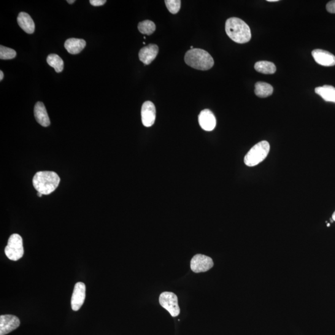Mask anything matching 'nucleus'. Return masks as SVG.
I'll return each instance as SVG.
<instances>
[{
  "mask_svg": "<svg viewBox=\"0 0 335 335\" xmlns=\"http://www.w3.org/2000/svg\"><path fill=\"white\" fill-rule=\"evenodd\" d=\"M158 53V45L150 44L140 49L139 53V58L140 61L145 65H149L155 60Z\"/></svg>",
  "mask_w": 335,
  "mask_h": 335,
  "instance_id": "ddd939ff",
  "label": "nucleus"
},
{
  "mask_svg": "<svg viewBox=\"0 0 335 335\" xmlns=\"http://www.w3.org/2000/svg\"><path fill=\"white\" fill-rule=\"evenodd\" d=\"M90 4L94 7H99L106 4V0H91Z\"/></svg>",
  "mask_w": 335,
  "mask_h": 335,
  "instance_id": "393cba45",
  "label": "nucleus"
},
{
  "mask_svg": "<svg viewBox=\"0 0 335 335\" xmlns=\"http://www.w3.org/2000/svg\"><path fill=\"white\" fill-rule=\"evenodd\" d=\"M19 26L24 32L28 34H33L35 31V24L31 16L25 12H21L17 18Z\"/></svg>",
  "mask_w": 335,
  "mask_h": 335,
  "instance_id": "2eb2a0df",
  "label": "nucleus"
},
{
  "mask_svg": "<svg viewBox=\"0 0 335 335\" xmlns=\"http://www.w3.org/2000/svg\"><path fill=\"white\" fill-rule=\"evenodd\" d=\"M86 297V286L82 282L76 283L71 300L72 309L78 311L82 307Z\"/></svg>",
  "mask_w": 335,
  "mask_h": 335,
  "instance_id": "1a4fd4ad",
  "label": "nucleus"
},
{
  "mask_svg": "<svg viewBox=\"0 0 335 335\" xmlns=\"http://www.w3.org/2000/svg\"><path fill=\"white\" fill-rule=\"evenodd\" d=\"M34 113L37 122L40 124V125L43 127L50 126V119L48 118L47 110H46L43 102H37L34 106Z\"/></svg>",
  "mask_w": 335,
  "mask_h": 335,
  "instance_id": "4468645a",
  "label": "nucleus"
},
{
  "mask_svg": "<svg viewBox=\"0 0 335 335\" xmlns=\"http://www.w3.org/2000/svg\"><path fill=\"white\" fill-rule=\"evenodd\" d=\"M213 266L212 259L201 254L194 256L191 261V269L196 273L209 271Z\"/></svg>",
  "mask_w": 335,
  "mask_h": 335,
  "instance_id": "0eeeda50",
  "label": "nucleus"
},
{
  "mask_svg": "<svg viewBox=\"0 0 335 335\" xmlns=\"http://www.w3.org/2000/svg\"><path fill=\"white\" fill-rule=\"evenodd\" d=\"M74 2H75V0H72V1H70V0H68V1H67V3H69V4H74Z\"/></svg>",
  "mask_w": 335,
  "mask_h": 335,
  "instance_id": "bb28decb",
  "label": "nucleus"
},
{
  "mask_svg": "<svg viewBox=\"0 0 335 335\" xmlns=\"http://www.w3.org/2000/svg\"><path fill=\"white\" fill-rule=\"evenodd\" d=\"M159 302L162 307L166 309L173 317H177L180 313L178 297L172 292H164L159 297Z\"/></svg>",
  "mask_w": 335,
  "mask_h": 335,
  "instance_id": "423d86ee",
  "label": "nucleus"
},
{
  "mask_svg": "<svg viewBox=\"0 0 335 335\" xmlns=\"http://www.w3.org/2000/svg\"><path fill=\"white\" fill-rule=\"evenodd\" d=\"M5 255L12 261H18L24 255L23 239L20 235L15 234L10 236L5 249Z\"/></svg>",
  "mask_w": 335,
  "mask_h": 335,
  "instance_id": "39448f33",
  "label": "nucleus"
},
{
  "mask_svg": "<svg viewBox=\"0 0 335 335\" xmlns=\"http://www.w3.org/2000/svg\"><path fill=\"white\" fill-rule=\"evenodd\" d=\"M255 93L259 98H266L273 93V87L269 83L258 82L255 84Z\"/></svg>",
  "mask_w": 335,
  "mask_h": 335,
  "instance_id": "a211bd4d",
  "label": "nucleus"
},
{
  "mask_svg": "<svg viewBox=\"0 0 335 335\" xmlns=\"http://www.w3.org/2000/svg\"><path fill=\"white\" fill-rule=\"evenodd\" d=\"M185 61L192 68L200 70H209L214 64L212 56L201 48H193L188 50L185 54Z\"/></svg>",
  "mask_w": 335,
  "mask_h": 335,
  "instance_id": "7ed1b4c3",
  "label": "nucleus"
},
{
  "mask_svg": "<svg viewBox=\"0 0 335 335\" xmlns=\"http://www.w3.org/2000/svg\"><path fill=\"white\" fill-rule=\"evenodd\" d=\"M255 69L263 74H274L276 71V67L272 62L259 61L255 64Z\"/></svg>",
  "mask_w": 335,
  "mask_h": 335,
  "instance_id": "6ab92c4d",
  "label": "nucleus"
},
{
  "mask_svg": "<svg viewBox=\"0 0 335 335\" xmlns=\"http://www.w3.org/2000/svg\"><path fill=\"white\" fill-rule=\"evenodd\" d=\"M326 9L329 13L335 14V1L328 2L327 5H326Z\"/></svg>",
  "mask_w": 335,
  "mask_h": 335,
  "instance_id": "b1692460",
  "label": "nucleus"
},
{
  "mask_svg": "<svg viewBox=\"0 0 335 335\" xmlns=\"http://www.w3.org/2000/svg\"><path fill=\"white\" fill-rule=\"evenodd\" d=\"M138 29H139L140 33L150 36V35H152L155 31L156 26L153 21L145 20L139 24Z\"/></svg>",
  "mask_w": 335,
  "mask_h": 335,
  "instance_id": "412c9836",
  "label": "nucleus"
},
{
  "mask_svg": "<svg viewBox=\"0 0 335 335\" xmlns=\"http://www.w3.org/2000/svg\"><path fill=\"white\" fill-rule=\"evenodd\" d=\"M86 43L82 39L71 38L67 39L65 42V48L67 52L71 54H78L82 52L85 47Z\"/></svg>",
  "mask_w": 335,
  "mask_h": 335,
  "instance_id": "dca6fc26",
  "label": "nucleus"
},
{
  "mask_svg": "<svg viewBox=\"0 0 335 335\" xmlns=\"http://www.w3.org/2000/svg\"><path fill=\"white\" fill-rule=\"evenodd\" d=\"M315 93L325 101L335 103V88L333 86L324 85L315 89Z\"/></svg>",
  "mask_w": 335,
  "mask_h": 335,
  "instance_id": "f3484780",
  "label": "nucleus"
},
{
  "mask_svg": "<svg viewBox=\"0 0 335 335\" xmlns=\"http://www.w3.org/2000/svg\"><path fill=\"white\" fill-rule=\"evenodd\" d=\"M226 31L230 38L239 44H245L251 38L250 27L240 18L228 19L226 23Z\"/></svg>",
  "mask_w": 335,
  "mask_h": 335,
  "instance_id": "f257e3e1",
  "label": "nucleus"
},
{
  "mask_svg": "<svg viewBox=\"0 0 335 335\" xmlns=\"http://www.w3.org/2000/svg\"><path fill=\"white\" fill-rule=\"evenodd\" d=\"M4 72H3L1 70V71H0V80L2 81L3 79H4Z\"/></svg>",
  "mask_w": 335,
  "mask_h": 335,
  "instance_id": "a878e982",
  "label": "nucleus"
},
{
  "mask_svg": "<svg viewBox=\"0 0 335 335\" xmlns=\"http://www.w3.org/2000/svg\"><path fill=\"white\" fill-rule=\"evenodd\" d=\"M199 124L201 128L206 131H212L216 126V119L211 110H202L199 115Z\"/></svg>",
  "mask_w": 335,
  "mask_h": 335,
  "instance_id": "f8f14e48",
  "label": "nucleus"
},
{
  "mask_svg": "<svg viewBox=\"0 0 335 335\" xmlns=\"http://www.w3.org/2000/svg\"><path fill=\"white\" fill-rule=\"evenodd\" d=\"M16 52L12 48L0 46V59L2 60H10L16 58Z\"/></svg>",
  "mask_w": 335,
  "mask_h": 335,
  "instance_id": "4be33fe9",
  "label": "nucleus"
},
{
  "mask_svg": "<svg viewBox=\"0 0 335 335\" xmlns=\"http://www.w3.org/2000/svg\"><path fill=\"white\" fill-rule=\"evenodd\" d=\"M60 178L53 172H39L34 175L32 183L37 192L48 195L58 188L60 183Z\"/></svg>",
  "mask_w": 335,
  "mask_h": 335,
  "instance_id": "f03ea898",
  "label": "nucleus"
},
{
  "mask_svg": "<svg viewBox=\"0 0 335 335\" xmlns=\"http://www.w3.org/2000/svg\"><path fill=\"white\" fill-rule=\"evenodd\" d=\"M329 226H330V224H327V226H328V227H329Z\"/></svg>",
  "mask_w": 335,
  "mask_h": 335,
  "instance_id": "7c9ffc66",
  "label": "nucleus"
},
{
  "mask_svg": "<svg viewBox=\"0 0 335 335\" xmlns=\"http://www.w3.org/2000/svg\"><path fill=\"white\" fill-rule=\"evenodd\" d=\"M268 2H279V0H267Z\"/></svg>",
  "mask_w": 335,
  "mask_h": 335,
  "instance_id": "cd10ccee",
  "label": "nucleus"
},
{
  "mask_svg": "<svg viewBox=\"0 0 335 335\" xmlns=\"http://www.w3.org/2000/svg\"><path fill=\"white\" fill-rule=\"evenodd\" d=\"M42 195H43L42 194L39 193V192H37V196L40 197H40H42Z\"/></svg>",
  "mask_w": 335,
  "mask_h": 335,
  "instance_id": "c756f323",
  "label": "nucleus"
},
{
  "mask_svg": "<svg viewBox=\"0 0 335 335\" xmlns=\"http://www.w3.org/2000/svg\"><path fill=\"white\" fill-rule=\"evenodd\" d=\"M313 59L318 64L324 67L335 66V56L328 51L322 49H315L312 52Z\"/></svg>",
  "mask_w": 335,
  "mask_h": 335,
  "instance_id": "9b49d317",
  "label": "nucleus"
},
{
  "mask_svg": "<svg viewBox=\"0 0 335 335\" xmlns=\"http://www.w3.org/2000/svg\"><path fill=\"white\" fill-rule=\"evenodd\" d=\"M20 325V320L16 316L4 315L0 316V335H5L15 330Z\"/></svg>",
  "mask_w": 335,
  "mask_h": 335,
  "instance_id": "6e6552de",
  "label": "nucleus"
},
{
  "mask_svg": "<svg viewBox=\"0 0 335 335\" xmlns=\"http://www.w3.org/2000/svg\"><path fill=\"white\" fill-rule=\"evenodd\" d=\"M47 62L50 67H53L55 69L56 72L61 73L63 71L64 61L57 54H50L47 57Z\"/></svg>",
  "mask_w": 335,
  "mask_h": 335,
  "instance_id": "aec40b11",
  "label": "nucleus"
},
{
  "mask_svg": "<svg viewBox=\"0 0 335 335\" xmlns=\"http://www.w3.org/2000/svg\"><path fill=\"white\" fill-rule=\"evenodd\" d=\"M269 150V144L265 140L254 145L245 156L244 162L246 165L248 166L257 165L266 158Z\"/></svg>",
  "mask_w": 335,
  "mask_h": 335,
  "instance_id": "20e7f679",
  "label": "nucleus"
},
{
  "mask_svg": "<svg viewBox=\"0 0 335 335\" xmlns=\"http://www.w3.org/2000/svg\"><path fill=\"white\" fill-rule=\"evenodd\" d=\"M167 10L172 14H177L181 8L182 2L180 0H166L164 1Z\"/></svg>",
  "mask_w": 335,
  "mask_h": 335,
  "instance_id": "5701e85b",
  "label": "nucleus"
},
{
  "mask_svg": "<svg viewBox=\"0 0 335 335\" xmlns=\"http://www.w3.org/2000/svg\"><path fill=\"white\" fill-rule=\"evenodd\" d=\"M332 219H333V221H335V211L333 213V215H332Z\"/></svg>",
  "mask_w": 335,
  "mask_h": 335,
  "instance_id": "c85d7f7f",
  "label": "nucleus"
},
{
  "mask_svg": "<svg viewBox=\"0 0 335 335\" xmlns=\"http://www.w3.org/2000/svg\"><path fill=\"white\" fill-rule=\"evenodd\" d=\"M141 116L143 125L147 128L153 125L156 119V108L152 102L147 101L142 104Z\"/></svg>",
  "mask_w": 335,
  "mask_h": 335,
  "instance_id": "9d476101",
  "label": "nucleus"
}]
</instances>
